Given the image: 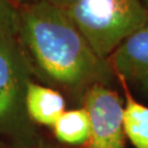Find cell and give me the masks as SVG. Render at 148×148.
<instances>
[{
	"label": "cell",
	"mask_w": 148,
	"mask_h": 148,
	"mask_svg": "<svg viewBox=\"0 0 148 148\" xmlns=\"http://www.w3.org/2000/svg\"><path fill=\"white\" fill-rule=\"evenodd\" d=\"M16 36L33 75L80 102L91 87L113 81L109 62L95 53L67 11L47 0L18 7Z\"/></svg>",
	"instance_id": "obj_1"
},
{
	"label": "cell",
	"mask_w": 148,
	"mask_h": 148,
	"mask_svg": "<svg viewBox=\"0 0 148 148\" xmlns=\"http://www.w3.org/2000/svg\"><path fill=\"white\" fill-rule=\"evenodd\" d=\"M33 76L16 33L3 37L0 41V142L12 148H36L43 143L25 108Z\"/></svg>",
	"instance_id": "obj_2"
},
{
	"label": "cell",
	"mask_w": 148,
	"mask_h": 148,
	"mask_svg": "<svg viewBox=\"0 0 148 148\" xmlns=\"http://www.w3.org/2000/svg\"><path fill=\"white\" fill-rule=\"evenodd\" d=\"M65 10L95 53L106 60L148 21L142 0H80Z\"/></svg>",
	"instance_id": "obj_3"
},
{
	"label": "cell",
	"mask_w": 148,
	"mask_h": 148,
	"mask_svg": "<svg viewBox=\"0 0 148 148\" xmlns=\"http://www.w3.org/2000/svg\"><path fill=\"white\" fill-rule=\"evenodd\" d=\"M90 121V137L82 148H126L124 100L110 86L95 85L82 98Z\"/></svg>",
	"instance_id": "obj_4"
},
{
	"label": "cell",
	"mask_w": 148,
	"mask_h": 148,
	"mask_svg": "<svg viewBox=\"0 0 148 148\" xmlns=\"http://www.w3.org/2000/svg\"><path fill=\"white\" fill-rule=\"evenodd\" d=\"M122 81H135L148 73V21L134 32L108 58Z\"/></svg>",
	"instance_id": "obj_5"
},
{
	"label": "cell",
	"mask_w": 148,
	"mask_h": 148,
	"mask_svg": "<svg viewBox=\"0 0 148 148\" xmlns=\"http://www.w3.org/2000/svg\"><path fill=\"white\" fill-rule=\"evenodd\" d=\"M25 108L36 126L52 127L66 111V99L59 90L32 80L27 89Z\"/></svg>",
	"instance_id": "obj_6"
},
{
	"label": "cell",
	"mask_w": 148,
	"mask_h": 148,
	"mask_svg": "<svg viewBox=\"0 0 148 148\" xmlns=\"http://www.w3.org/2000/svg\"><path fill=\"white\" fill-rule=\"evenodd\" d=\"M53 134L60 144L68 147H85L90 137V121L86 109L66 110L53 126Z\"/></svg>",
	"instance_id": "obj_7"
},
{
	"label": "cell",
	"mask_w": 148,
	"mask_h": 148,
	"mask_svg": "<svg viewBox=\"0 0 148 148\" xmlns=\"http://www.w3.org/2000/svg\"><path fill=\"white\" fill-rule=\"evenodd\" d=\"M124 131L134 148H148V106L139 103L125 88Z\"/></svg>",
	"instance_id": "obj_8"
},
{
	"label": "cell",
	"mask_w": 148,
	"mask_h": 148,
	"mask_svg": "<svg viewBox=\"0 0 148 148\" xmlns=\"http://www.w3.org/2000/svg\"><path fill=\"white\" fill-rule=\"evenodd\" d=\"M18 5L9 0H0V41L16 33Z\"/></svg>",
	"instance_id": "obj_9"
},
{
	"label": "cell",
	"mask_w": 148,
	"mask_h": 148,
	"mask_svg": "<svg viewBox=\"0 0 148 148\" xmlns=\"http://www.w3.org/2000/svg\"><path fill=\"white\" fill-rule=\"evenodd\" d=\"M48 2H51L52 5H57L59 8H63V9H67L70 5H75L76 2H78L80 0H47Z\"/></svg>",
	"instance_id": "obj_10"
},
{
	"label": "cell",
	"mask_w": 148,
	"mask_h": 148,
	"mask_svg": "<svg viewBox=\"0 0 148 148\" xmlns=\"http://www.w3.org/2000/svg\"><path fill=\"white\" fill-rule=\"evenodd\" d=\"M134 82L137 84V85L139 86V88L148 95V73L144 74L143 76H140V77H139L137 80H135Z\"/></svg>",
	"instance_id": "obj_11"
},
{
	"label": "cell",
	"mask_w": 148,
	"mask_h": 148,
	"mask_svg": "<svg viewBox=\"0 0 148 148\" xmlns=\"http://www.w3.org/2000/svg\"><path fill=\"white\" fill-rule=\"evenodd\" d=\"M12 3H14L16 5L20 7V5H27V3H33V2H36V1H40V0H9Z\"/></svg>",
	"instance_id": "obj_12"
},
{
	"label": "cell",
	"mask_w": 148,
	"mask_h": 148,
	"mask_svg": "<svg viewBox=\"0 0 148 148\" xmlns=\"http://www.w3.org/2000/svg\"><path fill=\"white\" fill-rule=\"evenodd\" d=\"M36 148H82V147H68V146H66V147H55V146H51V145H46V144L43 142L38 147Z\"/></svg>",
	"instance_id": "obj_13"
},
{
	"label": "cell",
	"mask_w": 148,
	"mask_h": 148,
	"mask_svg": "<svg viewBox=\"0 0 148 148\" xmlns=\"http://www.w3.org/2000/svg\"><path fill=\"white\" fill-rule=\"evenodd\" d=\"M0 148H12V147H10V146H8V145H5V144L0 142Z\"/></svg>",
	"instance_id": "obj_14"
},
{
	"label": "cell",
	"mask_w": 148,
	"mask_h": 148,
	"mask_svg": "<svg viewBox=\"0 0 148 148\" xmlns=\"http://www.w3.org/2000/svg\"><path fill=\"white\" fill-rule=\"evenodd\" d=\"M142 2H143L144 5H145V7L148 9V0H142Z\"/></svg>",
	"instance_id": "obj_15"
}]
</instances>
